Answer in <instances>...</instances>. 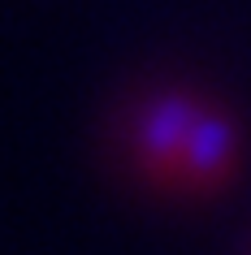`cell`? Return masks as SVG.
Wrapping results in <instances>:
<instances>
[{"label":"cell","instance_id":"1","mask_svg":"<svg viewBox=\"0 0 251 255\" xmlns=\"http://www.w3.org/2000/svg\"><path fill=\"white\" fill-rule=\"evenodd\" d=\"M117 147L130 173L160 195H212L243 164L234 113L186 82H156L121 113Z\"/></svg>","mask_w":251,"mask_h":255}]
</instances>
